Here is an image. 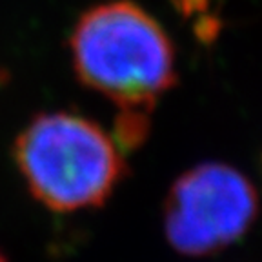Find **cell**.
<instances>
[{
    "mask_svg": "<svg viewBox=\"0 0 262 262\" xmlns=\"http://www.w3.org/2000/svg\"><path fill=\"white\" fill-rule=\"evenodd\" d=\"M29 193L53 211L100 208L127 175L113 137L82 115H37L13 146Z\"/></svg>",
    "mask_w": 262,
    "mask_h": 262,
    "instance_id": "7a4b0ae2",
    "label": "cell"
},
{
    "mask_svg": "<svg viewBox=\"0 0 262 262\" xmlns=\"http://www.w3.org/2000/svg\"><path fill=\"white\" fill-rule=\"evenodd\" d=\"M78 80L120 110L151 111L177 84V55L166 29L131 0L102 2L80 15L70 37Z\"/></svg>",
    "mask_w": 262,
    "mask_h": 262,
    "instance_id": "6da1fadb",
    "label": "cell"
},
{
    "mask_svg": "<svg viewBox=\"0 0 262 262\" xmlns=\"http://www.w3.org/2000/svg\"><path fill=\"white\" fill-rule=\"evenodd\" d=\"M248 177L222 162L199 164L173 182L164 201V231L173 250L208 257L241 241L258 217Z\"/></svg>",
    "mask_w": 262,
    "mask_h": 262,
    "instance_id": "3957f363",
    "label": "cell"
},
{
    "mask_svg": "<svg viewBox=\"0 0 262 262\" xmlns=\"http://www.w3.org/2000/svg\"><path fill=\"white\" fill-rule=\"evenodd\" d=\"M0 262H8V260L4 258V255H2V253H0Z\"/></svg>",
    "mask_w": 262,
    "mask_h": 262,
    "instance_id": "5b68a950",
    "label": "cell"
},
{
    "mask_svg": "<svg viewBox=\"0 0 262 262\" xmlns=\"http://www.w3.org/2000/svg\"><path fill=\"white\" fill-rule=\"evenodd\" d=\"M149 129V111L146 110H122L115 122L113 140L120 147V151L135 149L146 140Z\"/></svg>",
    "mask_w": 262,
    "mask_h": 262,
    "instance_id": "277c9868",
    "label": "cell"
}]
</instances>
